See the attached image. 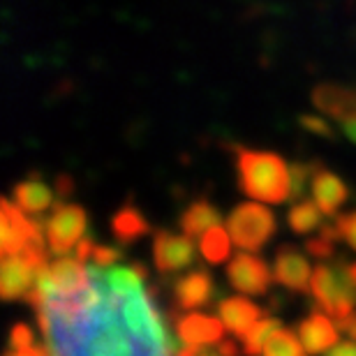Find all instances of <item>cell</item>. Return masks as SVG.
<instances>
[{
	"mask_svg": "<svg viewBox=\"0 0 356 356\" xmlns=\"http://www.w3.org/2000/svg\"><path fill=\"white\" fill-rule=\"evenodd\" d=\"M336 229H338V236L345 238L354 250H356V213L352 216H343L336 222Z\"/></svg>",
	"mask_w": 356,
	"mask_h": 356,
	"instance_id": "obj_26",
	"label": "cell"
},
{
	"mask_svg": "<svg viewBox=\"0 0 356 356\" xmlns=\"http://www.w3.org/2000/svg\"><path fill=\"white\" fill-rule=\"evenodd\" d=\"M218 312H220V322L225 324V329L236 333V336H245V333L261 319V310L257 305L241 296L222 298L218 305Z\"/></svg>",
	"mask_w": 356,
	"mask_h": 356,
	"instance_id": "obj_14",
	"label": "cell"
},
{
	"mask_svg": "<svg viewBox=\"0 0 356 356\" xmlns=\"http://www.w3.org/2000/svg\"><path fill=\"white\" fill-rule=\"evenodd\" d=\"M277 329H280V322H277V319H273V317L259 319V322L254 324L252 329L243 336V350H245V354L254 356V354L264 352L268 338L273 336Z\"/></svg>",
	"mask_w": 356,
	"mask_h": 356,
	"instance_id": "obj_22",
	"label": "cell"
},
{
	"mask_svg": "<svg viewBox=\"0 0 356 356\" xmlns=\"http://www.w3.org/2000/svg\"><path fill=\"white\" fill-rule=\"evenodd\" d=\"M209 356H222V354H220V352H213V350H211V352H209Z\"/></svg>",
	"mask_w": 356,
	"mask_h": 356,
	"instance_id": "obj_33",
	"label": "cell"
},
{
	"mask_svg": "<svg viewBox=\"0 0 356 356\" xmlns=\"http://www.w3.org/2000/svg\"><path fill=\"white\" fill-rule=\"evenodd\" d=\"M227 229L232 234V241L238 248L245 250H257L273 236L275 232V218L268 209L261 204L248 202L241 204L232 211L227 218Z\"/></svg>",
	"mask_w": 356,
	"mask_h": 356,
	"instance_id": "obj_5",
	"label": "cell"
},
{
	"mask_svg": "<svg viewBox=\"0 0 356 356\" xmlns=\"http://www.w3.org/2000/svg\"><path fill=\"white\" fill-rule=\"evenodd\" d=\"M338 326L343 329L345 333H350V338L356 340V312H352L350 317H345L343 322H338Z\"/></svg>",
	"mask_w": 356,
	"mask_h": 356,
	"instance_id": "obj_30",
	"label": "cell"
},
{
	"mask_svg": "<svg viewBox=\"0 0 356 356\" xmlns=\"http://www.w3.org/2000/svg\"><path fill=\"white\" fill-rule=\"evenodd\" d=\"M264 356H308L301 340H296L294 333L277 329L273 336L268 338L264 347Z\"/></svg>",
	"mask_w": 356,
	"mask_h": 356,
	"instance_id": "obj_23",
	"label": "cell"
},
{
	"mask_svg": "<svg viewBox=\"0 0 356 356\" xmlns=\"http://www.w3.org/2000/svg\"><path fill=\"white\" fill-rule=\"evenodd\" d=\"M312 102H315L317 109H322L338 120L356 116V90L350 88L324 83V86H317L312 90Z\"/></svg>",
	"mask_w": 356,
	"mask_h": 356,
	"instance_id": "obj_16",
	"label": "cell"
},
{
	"mask_svg": "<svg viewBox=\"0 0 356 356\" xmlns=\"http://www.w3.org/2000/svg\"><path fill=\"white\" fill-rule=\"evenodd\" d=\"M301 125L305 127L308 132H315L319 137H333V127L326 123V120L317 118V116H301Z\"/></svg>",
	"mask_w": 356,
	"mask_h": 356,
	"instance_id": "obj_27",
	"label": "cell"
},
{
	"mask_svg": "<svg viewBox=\"0 0 356 356\" xmlns=\"http://www.w3.org/2000/svg\"><path fill=\"white\" fill-rule=\"evenodd\" d=\"M227 275H229L232 287L241 294H266L270 284V270L264 264V259L248 252H238L229 261Z\"/></svg>",
	"mask_w": 356,
	"mask_h": 356,
	"instance_id": "obj_8",
	"label": "cell"
},
{
	"mask_svg": "<svg viewBox=\"0 0 356 356\" xmlns=\"http://www.w3.org/2000/svg\"><path fill=\"white\" fill-rule=\"evenodd\" d=\"M47 245L56 254H67L83 241L86 232V213L74 204L58 206L47 220Z\"/></svg>",
	"mask_w": 356,
	"mask_h": 356,
	"instance_id": "obj_6",
	"label": "cell"
},
{
	"mask_svg": "<svg viewBox=\"0 0 356 356\" xmlns=\"http://www.w3.org/2000/svg\"><path fill=\"white\" fill-rule=\"evenodd\" d=\"M33 345V333L28 326L19 324L12 329V350H24V347H31Z\"/></svg>",
	"mask_w": 356,
	"mask_h": 356,
	"instance_id": "obj_28",
	"label": "cell"
},
{
	"mask_svg": "<svg viewBox=\"0 0 356 356\" xmlns=\"http://www.w3.org/2000/svg\"><path fill=\"white\" fill-rule=\"evenodd\" d=\"M118 257H120V252L113 250V248H104V245L92 243L88 261H92V264H97V266H111Z\"/></svg>",
	"mask_w": 356,
	"mask_h": 356,
	"instance_id": "obj_25",
	"label": "cell"
},
{
	"mask_svg": "<svg viewBox=\"0 0 356 356\" xmlns=\"http://www.w3.org/2000/svg\"><path fill=\"white\" fill-rule=\"evenodd\" d=\"M310 188H312V195H315L317 206L326 216H333V213L347 202V195H350L345 183L340 181L336 174L326 172L324 167H312Z\"/></svg>",
	"mask_w": 356,
	"mask_h": 356,
	"instance_id": "obj_11",
	"label": "cell"
},
{
	"mask_svg": "<svg viewBox=\"0 0 356 356\" xmlns=\"http://www.w3.org/2000/svg\"><path fill=\"white\" fill-rule=\"evenodd\" d=\"M218 222H220V213L216 211V206H211L209 202H197L183 213L181 227L188 236H202V234H206Z\"/></svg>",
	"mask_w": 356,
	"mask_h": 356,
	"instance_id": "obj_18",
	"label": "cell"
},
{
	"mask_svg": "<svg viewBox=\"0 0 356 356\" xmlns=\"http://www.w3.org/2000/svg\"><path fill=\"white\" fill-rule=\"evenodd\" d=\"M72 291L31 289L49 356H172L165 324L144 289L146 270L88 266Z\"/></svg>",
	"mask_w": 356,
	"mask_h": 356,
	"instance_id": "obj_1",
	"label": "cell"
},
{
	"mask_svg": "<svg viewBox=\"0 0 356 356\" xmlns=\"http://www.w3.org/2000/svg\"><path fill=\"white\" fill-rule=\"evenodd\" d=\"M153 254H155V266L162 273H176V270H183L185 266L192 264V259H195V245H192L188 234L185 236H176V234L160 232L155 236Z\"/></svg>",
	"mask_w": 356,
	"mask_h": 356,
	"instance_id": "obj_9",
	"label": "cell"
},
{
	"mask_svg": "<svg viewBox=\"0 0 356 356\" xmlns=\"http://www.w3.org/2000/svg\"><path fill=\"white\" fill-rule=\"evenodd\" d=\"M340 125H343L345 137L356 144V116H354V118H345V120H340Z\"/></svg>",
	"mask_w": 356,
	"mask_h": 356,
	"instance_id": "obj_32",
	"label": "cell"
},
{
	"mask_svg": "<svg viewBox=\"0 0 356 356\" xmlns=\"http://www.w3.org/2000/svg\"><path fill=\"white\" fill-rule=\"evenodd\" d=\"M0 248L3 254L24 252L26 248L42 243L40 227L33 220L24 218L19 213V206L12 202H3V216H0Z\"/></svg>",
	"mask_w": 356,
	"mask_h": 356,
	"instance_id": "obj_7",
	"label": "cell"
},
{
	"mask_svg": "<svg viewBox=\"0 0 356 356\" xmlns=\"http://www.w3.org/2000/svg\"><path fill=\"white\" fill-rule=\"evenodd\" d=\"M14 204L24 213L40 216L49 206H54V190L47 183H42L40 178H31V181H24L14 188Z\"/></svg>",
	"mask_w": 356,
	"mask_h": 356,
	"instance_id": "obj_17",
	"label": "cell"
},
{
	"mask_svg": "<svg viewBox=\"0 0 356 356\" xmlns=\"http://www.w3.org/2000/svg\"><path fill=\"white\" fill-rule=\"evenodd\" d=\"M213 294H216V284L213 277L204 270H195L183 277H178L174 284V298L181 310H197L211 303Z\"/></svg>",
	"mask_w": 356,
	"mask_h": 356,
	"instance_id": "obj_10",
	"label": "cell"
},
{
	"mask_svg": "<svg viewBox=\"0 0 356 356\" xmlns=\"http://www.w3.org/2000/svg\"><path fill=\"white\" fill-rule=\"evenodd\" d=\"M111 229L116 234L118 241L127 243V241H134V238L148 234V222L134 206H125V209H120L116 216H113Z\"/></svg>",
	"mask_w": 356,
	"mask_h": 356,
	"instance_id": "obj_19",
	"label": "cell"
},
{
	"mask_svg": "<svg viewBox=\"0 0 356 356\" xmlns=\"http://www.w3.org/2000/svg\"><path fill=\"white\" fill-rule=\"evenodd\" d=\"M338 236V229H324L322 232V236L315 238V241H310L308 243V250L315 254V257H331L333 254V238Z\"/></svg>",
	"mask_w": 356,
	"mask_h": 356,
	"instance_id": "obj_24",
	"label": "cell"
},
{
	"mask_svg": "<svg viewBox=\"0 0 356 356\" xmlns=\"http://www.w3.org/2000/svg\"><path fill=\"white\" fill-rule=\"evenodd\" d=\"M236 162L243 192L254 202L282 204L294 195V178L280 155L238 148Z\"/></svg>",
	"mask_w": 356,
	"mask_h": 356,
	"instance_id": "obj_2",
	"label": "cell"
},
{
	"mask_svg": "<svg viewBox=\"0 0 356 356\" xmlns=\"http://www.w3.org/2000/svg\"><path fill=\"white\" fill-rule=\"evenodd\" d=\"M310 291L319 303L336 322H343L350 317L356 305V280L350 270V264L338 261L333 266H317L312 270Z\"/></svg>",
	"mask_w": 356,
	"mask_h": 356,
	"instance_id": "obj_3",
	"label": "cell"
},
{
	"mask_svg": "<svg viewBox=\"0 0 356 356\" xmlns=\"http://www.w3.org/2000/svg\"><path fill=\"white\" fill-rule=\"evenodd\" d=\"M273 277L284 287L294 289V291H305L310 287L312 280V270L308 259L301 252L291 250V248H282L275 257V273Z\"/></svg>",
	"mask_w": 356,
	"mask_h": 356,
	"instance_id": "obj_12",
	"label": "cell"
},
{
	"mask_svg": "<svg viewBox=\"0 0 356 356\" xmlns=\"http://www.w3.org/2000/svg\"><path fill=\"white\" fill-rule=\"evenodd\" d=\"M218 352L222 356H238V345L234 340H220Z\"/></svg>",
	"mask_w": 356,
	"mask_h": 356,
	"instance_id": "obj_31",
	"label": "cell"
},
{
	"mask_svg": "<svg viewBox=\"0 0 356 356\" xmlns=\"http://www.w3.org/2000/svg\"><path fill=\"white\" fill-rule=\"evenodd\" d=\"M176 331L185 345H211L222 340L225 324L209 315H185L176 322Z\"/></svg>",
	"mask_w": 356,
	"mask_h": 356,
	"instance_id": "obj_15",
	"label": "cell"
},
{
	"mask_svg": "<svg viewBox=\"0 0 356 356\" xmlns=\"http://www.w3.org/2000/svg\"><path fill=\"white\" fill-rule=\"evenodd\" d=\"M232 234L229 229H222V227H211L209 232L202 234V243H199V250L209 261L213 264H220L229 257V250H232Z\"/></svg>",
	"mask_w": 356,
	"mask_h": 356,
	"instance_id": "obj_20",
	"label": "cell"
},
{
	"mask_svg": "<svg viewBox=\"0 0 356 356\" xmlns=\"http://www.w3.org/2000/svg\"><path fill=\"white\" fill-rule=\"evenodd\" d=\"M322 222V209L317 206V202H301L296 206H291L289 211V227L298 234H308L312 229H317Z\"/></svg>",
	"mask_w": 356,
	"mask_h": 356,
	"instance_id": "obj_21",
	"label": "cell"
},
{
	"mask_svg": "<svg viewBox=\"0 0 356 356\" xmlns=\"http://www.w3.org/2000/svg\"><path fill=\"white\" fill-rule=\"evenodd\" d=\"M298 340L303 343L308 354L329 352L338 345V326L324 315H310L298 324Z\"/></svg>",
	"mask_w": 356,
	"mask_h": 356,
	"instance_id": "obj_13",
	"label": "cell"
},
{
	"mask_svg": "<svg viewBox=\"0 0 356 356\" xmlns=\"http://www.w3.org/2000/svg\"><path fill=\"white\" fill-rule=\"evenodd\" d=\"M44 264H47V254L42 243L26 248L24 252L3 254V266H0V294H3L7 301L28 298Z\"/></svg>",
	"mask_w": 356,
	"mask_h": 356,
	"instance_id": "obj_4",
	"label": "cell"
},
{
	"mask_svg": "<svg viewBox=\"0 0 356 356\" xmlns=\"http://www.w3.org/2000/svg\"><path fill=\"white\" fill-rule=\"evenodd\" d=\"M326 356H356V343H338Z\"/></svg>",
	"mask_w": 356,
	"mask_h": 356,
	"instance_id": "obj_29",
	"label": "cell"
}]
</instances>
